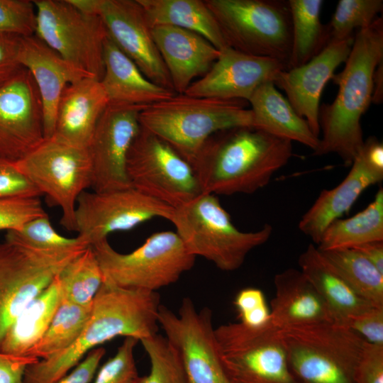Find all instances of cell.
<instances>
[{
    "instance_id": "obj_27",
    "label": "cell",
    "mask_w": 383,
    "mask_h": 383,
    "mask_svg": "<svg viewBox=\"0 0 383 383\" xmlns=\"http://www.w3.org/2000/svg\"><path fill=\"white\" fill-rule=\"evenodd\" d=\"M249 104L252 127L274 136L296 141L315 151L319 138L311 130L305 119L294 111L273 82L261 84L252 94Z\"/></svg>"
},
{
    "instance_id": "obj_18",
    "label": "cell",
    "mask_w": 383,
    "mask_h": 383,
    "mask_svg": "<svg viewBox=\"0 0 383 383\" xmlns=\"http://www.w3.org/2000/svg\"><path fill=\"white\" fill-rule=\"evenodd\" d=\"M44 139L40 97L30 73L23 67L0 87V156L17 161Z\"/></svg>"
},
{
    "instance_id": "obj_1",
    "label": "cell",
    "mask_w": 383,
    "mask_h": 383,
    "mask_svg": "<svg viewBox=\"0 0 383 383\" xmlns=\"http://www.w3.org/2000/svg\"><path fill=\"white\" fill-rule=\"evenodd\" d=\"M160 296L157 292L123 288L103 282L79 338L68 348L29 365L23 383H54L76 367L86 353L117 336L139 341L159 330Z\"/></svg>"
},
{
    "instance_id": "obj_21",
    "label": "cell",
    "mask_w": 383,
    "mask_h": 383,
    "mask_svg": "<svg viewBox=\"0 0 383 383\" xmlns=\"http://www.w3.org/2000/svg\"><path fill=\"white\" fill-rule=\"evenodd\" d=\"M344 179L323 190L302 216L299 228L318 245L326 228L347 213L360 194L383 179V163L371 158L363 148L354 159Z\"/></svg>"
},
{
    "instance_id": "obj_12",
    "label": "cell",
    "mask_w": 383,
    "mask_h": 383,
    "mask_svg": "<svg viewBox=\"0 0 383 383\" xmlns=\"http://www.w3.org/2000/svg\"><path fill=\"white\" fill-rule=\"evenodd\" d=\"M85 249L45 250L6 240L0 243V344L25 308Z\"/></svg>"
},
{
    "instance_id": "obj_44",
    "label": "cell",
    "mask_w": 383,
    "mask_h": 383,
    "mask_svg": "<svg viewBox=\"0 0 383 383\" xmlns=\"http://www.w3.org/2000/svg\"><path fill=\"white\" fill-rule=\"evenodd\" d=\"M367 342L383 346V308L371 306L344 324Z\"/></svg>"
},
{
    "instance_id": "obj_40",
    "label": "cell",
    "mask_w": 383,
    "mask_h": 383,
    "mask_svg": "<svg viewBox=\"0 0 383 383\" xmlns=\"http://www.w3.org/2000/svg\"><path fill=\"white\" fill-rule=\"evenodd\" d=\"M35 28L33 1L0 0V33L26 37L35 35Z\"/></svg>"
},
{
    "instance_id": "obj_32",
    "label": "cell",
    "mask_w": 383,
    "mask_h": 383,
    "mask_svg": "<svg viewBox=\"0 0 383 383\" xmlns=\"http://www.w3.org/2000/svg\"><path fill=\"white\" fill-rule=\"evenodd\" d=\"M322 0H289L292 49L288 69L301 66L329 43L328 26L321 23Z\"/></svg>"
},
{
    "instance_id": "obj_10",
    "label": "cell",
    "mask_w": 383,
    "mask_h": 383,
    "mask_svg": "<svg viewBox=\"0 0 383 383\" xmlns=\"http://www.w3.org/2000/svg\"><path fill=\"white\" fill-rule=\"evenodd\" d=\"M220 360L229 383H294L281 330L228 323L215 328Z\"/></svg>"
},
{
    "instance_id": "obj_36",
    "label": "cell",
    "mask_w": 383,
    "mask_h": 383,
    "mask_svg": "<svg viewBox=\"0 0 383 383\" xmlns=\"http://www.w3.org/2000/svg\"><path fill=\"white\" fill-rule=\"evenodd\" d=\"M150 360V372L138 383H188L177 351L158 333L140 340Z\"/></svg>"
},
{
    "instance_id": "obj_17",
    "label": "cell",
    "mask_w": 383,
    "mask_h": 383,
    "mask_svg": "<svg viewBox=\"0 0 383 383\" xmlns=\"http://www.w3.org/2000/svg\"><path fill=\"white\" fill-rule=\"evenodd\" d=\"M96 14L108 36L149 80L174 91L152 28L137 0H98Z\"/></svg>"
},
{
    "instance_id": "obj_14",
    "label": "cell",
    "mask_w": 383,
    "mask_h": 383,
    "mask_svg": "<svg viewBox=\"0 0 383 383\" xmlns=\"http://www.w3.org/2000/svg\"><path fill=\"white\" fill-rule=\"evenodd\" d=\"M158 324L177 351L188 383H229L217 348L212 311L197 310L193 300H182L178 313L160 304Z\"/></svg>"
},
{
    "instance_id": "obj_16",
    "label": "cell",
    "mask_w": 383,
    "mask_h": 383,
    "mask_svg": "<svg viewBox=\"0 0 383 383\" xmlns=\"http://www.w3.org/2000/svg\"><path fill=\"white\" fill-rule=\"evenodd\" d=\"M145 106L110 103L100 116L87 150L94 192L132 187L126 172L131 145L140 126L139 113Z\"/></svg>"
},
{
    "instance_id": "obj_46",
    "label": "cell",
    "mask_w": 383,
    "mask_h": 383,
    "mask_svg": "<svg viewBox=\"0 0 383 383\" xmlns=\"http://www.w3.org/2000/svg\"><path fill=\"white\" fill-rule=\"evenodd\" d=\"M21 38L16 35L0 33V87L23 68L19 62Z\"/></svg>"
},
{
    "instance_id": "obj_24",
    "label": "cell",
    "mask_w": 383,
    "mask_h": 383,
    "mask_svg": "<svg viewBox=\"0 0 383 383\" xmlns=\"http://www.w3.org/2000/svg\"><path fill=\"white\" fill-rule=\"evenodd\" d=\"M109 104L100 80L87 77L66 87L60 99L52 137L87 148L97 122Z\"/></svg>"
},
{
    "instance_id": "obj_31",
    "label": "cell",
    "mask_w": 383,
    "mask_h": 383,
    "mask_svg": "<svg viewBox=\"0 0 383 383\" xmlns=\"http://www.w3.org/2000/svg\"><path fill=\"white\" fill-rule=\"evenodd\" d=\"M383 241V189L362 211L346 219H336L324 231L317 245L322 251L354 248Z\"/></svg>"
},
{
    "instance_id": "obj_28",
    "label": "cell",
    "mask_w": 383,
    "mask_h": 383,
    "mask_svg": "<svg viewBox=\"0 0 383 383\" xmlns=\"http://www.w3.org/2000/svg\"><path fill=\"white\" fill-rule=\"evenodd\" d=\"M298 262L300 270L323 299L336 323L343 325L374 306L355 292L314 244L308 245L299 255Z\"/></svg>"
},
{
    "instance_id": "obj_15",
    "label": "cell",
    "mask_w": 383,
    "mask_h": 383,
    "mask_svg": "<svg viewBox=\"0 0 383 383\" xmlns=\"http://www.w3.org/2000/svg\"><path fill=\"white\" fill-rule=\"evenodd\" d=\"M174 209L133 187L101 192L87 190L77 201L76 232L93 246L110 233L131 230L152 218L170 221Z\"/></svg>"
},
{
    "instance_id": "obj_23",
    "label": "cell",
    "mask_w": 383,
    "mask_h": 383,
    "mask_svg": "<svg viewBox=\"0 0 383 383\" xmlns=\"http://www.w3.org/2000/svg\"><path fill=\"white\" fill-rule=\"evenodd\" d=\"M152 33L177 94H184L195 78L203 77L220 55L209 40L186 29L157 26Z\"/></svg>"
},
{
    "instance_id": "obj_35",
    "label": "cell",
    "mask_w": 383,
    "mask_h": 383,
    "mask_svg": "<svg viewBox=\"0 0 383 383\" xmlns=\"http://www.w3.org/2000/svg\"><path fill=\"white\" fill-rule=\"evenodd\" d=\"M60 301L91 305L104 282L99 263L91 246L72 259L57 275Z\"/></svg>"
},
{
    "instance_id": "obj_6",
    "label": "cell",
    "mask_w": 383,
    "mask_h": 383,
    "mask_svg": "<svg viewBox=\"0 0 383 383\" xmlns=\"http://www.w3.org/2000/svg\"><path fill=\"white\" fill-rule=\"evenodd\" d=\"M294 383H355L366 340L343 324L330 322L281 330Z\"/></svg>"
},
{
    "instance_id": "obj_48",
    "label": "cell",
    "mask_w": 383,
    "mask_h": 383,
    "mask_svg": "<svg viewBox=\"0 0 383 383\" xmlns=\"http://www.w3.org/2000/svg\"><path fill=\"white\" fill-rule=\"evenodd\" d=\"M105 353L106 350L104 348L91 350L86 358L79 362L71 373L54 383H89Z\"/></svg>"
},
{
    "instance_id": "obj_47",
    "label": "cell",
    "mask_w": 383,
    "mask_h": 383,
    "mask_svg": "<svg viewBox=\"0 0 383 383\" xmlns=\"http://www.w3.org/2000/svg\"><path fill=\"white\" fill-rule=\"evenodd\" d=\"M38 360L36 357L0 353V383H23L26 368Z\"/></svg>"
},
{
    "instance_id": "obj_26",
    "label": "cell",
    "mask_w": 383,
    "mask_h": 383,
    "mask_svg": "<svg viewBox=\"0 0 383 383\" xmlns=\"http://www.w3.org/2000/svg\"><path fill=\"white\" fill-rule=\"evenodd\" d=\"M104 64L100 82L110 103L147 106L177 94L149 80L109 36L104 44Z\"/></svg>"
},
{
    "instance_id": "obj_49",
    "label": "cell",
    "mask_w": 383,
    "mask_h": 383,
    "mask_svg": "<svg viewBox=\"0 0 383 383\" xmlns=\"http://www.w3.org/2000/svg\"><path fill=\"white\" fill-rule=\"evenodd\" d=\"M383 274V241H373L354 247Z\"/></svg>"
},
{
    "instance_id": "obj_25",
    "label": "cell",
    "mask_w": 383,
    "mask_h": 383,
    "mask_svg": "<svg viewBox=\"0 0 383 383\" xmlns=\"http://www.w3.org/2000/svg\"><path fill=\"white\" fill-rule=\"evenodd\" d=\"M274 284L270 322L279 329L335 322L323 299L300 270L289 268L277 274Z\"/></svg>"
},
{
    "instance_id": "obj_30",
    "label": "cell",
    "mask_w": 383,
    "mask_h": 383,
    "mask_svg": "<svg viewBox=\"0 0 383 383\" xmlns=\"http://www.w3.org/2000/svg\"><path fill=\"white\" fill-rule=\"evenodd\" d=\"M60 304L57 276L14 320L0 344V353L24 356L47 331Z\"/></svg>"
},
{
    "instance_id": "obj_13",
    "label": "cell",
    "mask_w": 383,
    "mask_h": 383,
    "mask_svg": "<svg viewBox=\"0 0 383 383\" xmlns=\"http://www.w3.org/2000/svg\"><path fill=\"white\" fill-rule=\"evenodd\" d=\"M35 35L66 61L101 80L104 44L108 36L98 15L88 14L70 0H35Z\"/></svg>"
},
{
    "instance_id": "obj_8",
    "label": "cell",
    "mask_w": 383,
    "mask_h": 383,
    "mask_svg": "<svg viewBox=\"0 0 383 383\" xmlns=\"http://www.w3.org/2000/svg\"><path fill=\"white\" fill-rule=\"evenodd\" d=\"M91 247L104 282L150 292L177 282L193 267L196 259L187 250L177 233L170 231L152 234L128 253L116 251L107 239Z\"/></svg>"
},
{
    "instance_id": "obj_34",
    "label": "cell",
    "mask_w": 383,
    "mask_h": 383,
    "mask_svg": "<svg viewBox=\"0 0 383 383\" xmlns=\"http://www.w3.org/2000/svg\"><path fill=\"white\" fill-rule=\"evenodd\" d=\"M91 312V305L60 301L47 331L24 356L47 359L68 348L82 333Z\"/></svg>"
},
{
    "instance_id": "obj_20",
    "label": "cell",
    "mask_w": 383,
    "mask_h": 383,
    "mask_svg": "<svg viewBox=\"0 0 383 383\" xmlns=\"http://www.w3.org/2000/svg\"><path fill=\"white\" fill-rule=\"evenodd\" d=\"M354 38L329 42L307 63L279 72L273 83L283 90L297 114L305 119L313 133L320 138V99L337 67L345 62Z\"/></svg>"
},
{
    "instance_id": "obj_33",
    "label": "cell",
    "mask_w": 383,
    "mask_h": 383,
    "mask_svg": "<svg viewBox=\"0 0 383 383\" xmlns=\"http://www.w3.org/2000/svg\"><path fill=\"white\" fill-rule=\"evenodd\" d=\"M320 251L357 294L383 308V274L362 254L353 248Z\"/></svg>"
},
{
    "instance_id": "obj_45",
    "label": "cell",
    "mask_w": 383,
    "mask_h": 383,
    "mask_svg": "<svg viewBox=\"0 0 383 383\" xmlns=\"http://www.w3.org/2000/svg\"><path fill=\"white\" fill-rule=\"evenodd\" d=\"M355 378V383H383V346L366 341Z\"/></svg>"
},
{
    "instance_id": "obj_5",
    "label": "cell",
    "mask_w": 383,
    "mask_h": 383,
    "mask_svg": "<svg viewBox=\"0 0 383 383\" xmlns=\"http://www.w3.org/2000/svg\"><path fill=\"white\" fill-rule=\"evenodd\" d=\"M170 221L190 254L226 272L240 268L249 252L272 233L270 224L255 231L238 229L216 195L208 193L175 208Z\"/></svg>"
},
{
    "instance_id": "obj_39",
    "label": "cell",
    "mask_w": 383,
    "mask_h": 383,
    "mask_svg": "<svg viewBox=\"0 0 383 383\" xmlns=\"http://www.w3.org/2000/svg\"><path fill=\"white\" fill-rule=\"evenodd\" d=\"M138 340L126 337L116 353L100 368L94 383H138L134 349Z\"/></svg>"
},
{
    "instance_id": "obj_11",
    "label": "cell",
    "mask_w": 383,
    "mask_h": 383,
    "mask_svg": "<svg viewBox=\"0 0 383 383\" xmlns=\"http://www.w3.org/2000/svg\"><path fill=\"white\" fill-rule=\"evenodd\" d=\"M126 172L133 188L174 209L203 193L192 164L141 126L128 153Z\"/></svg>"
},
{
    "instance_id": "obj_38",
    "label": "cell",
    "mask_w": 383,
    "mask_h": 383,
    "mask_svg": "<svg viewBox=\"0 0 383 383\" xmlns=\"http://www.w3.org/2000/svg\"><path fill=\"white\" fill-rule=\"evenodd\" d=\"M5 240L45 250H77L90 246L80 238H67L53 228L48 214L35 218L18 231H7Z\"/></svg>"
},
{
    "instance_id": "obj_3",
    "label": "cell",
    "mask_w": 383,
    "mask_h": 383,
    "mask_svg": "<svg viewBox=\"0 0 383 383\" xmlns=\"http://www.w3.org/2000/svg\"><path fill=\"white\" fill-rule=\"evenodd\" d=\"M383 60V18L378 17L354 37L342 72L333 76L338 91L331 104L320 105L318 148L313 155L336 154L349 167L364 145L361 117L372 102L373 75Z\"/></svg>"
},
{
    "instance_id": "obj_7",
    "label": "cell",
    "mask_w": 383,
    "mask_h": 383,
    "mask_svg": "<svg viewBox=\"0 0 383 383\" xmlns=\"http://www.w3.org/2000/svg\"><path fill=\"white\" fill-rule=\"evenodd\" d=\"M228 45L288 64L292 21L288 1L204 0Z\"/></svg>"
},
{
    "instance_id": "obj_43",
    "label": "cell",
    "mask_w": 383,
    "mask_h": 383,
    "mask_svg": "<svg viewBox=\"0 0 383 383\" xmlns=\"http://www.w3.org/2000/svg\"><path fill=\"white\" fill-rule=\"evenodd\" d=\"M40 196L39 191L18 170L15 161L0 156V198Z\"/></svg>"
},
{
    "instance_id": "obj_41",
    "label": "cell",
    "mask_w": 383,
    "mask_h": 383,
    "mask_svg": "<svg viewBox=\"0 0 383 383\" xmlns=\"http://www.w3.org/2000/svg\"><path fill=\"white\" fill-rule=\"evenodd\" d=\"M46 214L39 197L0 198V231H18L29 221Z\"/></svg>"
},
{
    "instance_id": "obj_42",
    "label": "cell",
    "mask_w": 383,
    "mask_h": 383,
    "mask_svg": "<svg viewBox=\"0 0 383 383\" xmlns=\"http://www.w3.org/2000/svg\"><path fill=\"white\" fill-rule=\"evenodd\" d=\"M233 304L240 323L248 327L260 328L270 321V309L260 289L248 287L241 289L236 294Z\"/></svg>"
},
{
    "instance_id": "obj_37",
    "label": "cell",
    "mask_w": 383,
    "mask_h": 383,
    "mask_svg": "<svg viewBox=\"0 0 383 383\" xmlns=\"http://www.w3.org/2000/svg\"><path fill=\"white\" fill-rule=\"evenodd\" d=\"M382 0H340L328 25L329 42L354 38L353 33L370 26L382 11Z\"/></svg>"
},
{
    "instance_id": "obj_4",
    "label": "cell",
    "mask_w": 383,
    "mask_h": 383,
    "mask_svg": "<svg viewBox=\"0 0 383 383\" xmlns=\"http://www.w3.org/2000/svg\"><path fill=\"white\" fill-rule=\"evenodd\" d=\"M246 101L239 99L176 94L143 109L139 123L192 164L214 133L235 127H252V111L246 108Z\"/></svg>"
},
{
    "instance_id": "obj_2",
    "label": "cell",
    "mask_w": 383,
    "mask_h": 383,
    "mask_svg": "<svg viewBox=\"0 0 383 383\" xmlns=\"http://www.w3.org/2000/svg\"><path fill=\"white\" fill-rule=\"evenodd\" d=\"M292 155V141L240 126L212 135L192 165L203 193L252 194L267 186Z\"/></svg>"
},
{
    "instance_id": "obj_29",
    "label": "cell",
    "mask_w": 383,
    "mask_h": 383,
    "mask_svg": "<svg viewBox=\"0 0 383 383\" xmlns=\"http://www.w3.org/2000/svg\"><path fill=\"white\" fill-rule=\"evenodd\" d=\"M151 28L171 26L198 33L221 50L227 45L218 23L204 1L137 0Z\"/></svg>"
},
{
    "instance_id": "obj_19",
    "label": "cell",
    "mask_w": 383,
    "mask_h": 383,
    "mask_svg": "<svg viewBox=\"0 0 383 383\" xmlns=\"http://www.w3.org/2000/svg\"><path fill=\"white\" fill-rule=\"evenodd\" d=\"M287 65L274 59L255 56L231 47L220 50L210 70L193 82L184 94L195 97L248 101L263 83L274 82Z\"/></svg>"
},
{
    "instance_id": "obj_22",
    "label": "cell",
    "mask_w": 383,
    "mask_h": 383,
    "mask_svg": "<svg viewBox=\"0 0 383 383\" xmlns=\"http://www.w3.org/2000/svg\"><path fill=\"white\" fill-rule=\"evenodd\" d=\"M19 62L29 71L35 83L43 106L44 136L51 138L55 131L58 104L65 89L91 76L66 61L35 35L22 37Z\"/></svg>"
},
{
    "instance_id": "obj_50",
    "label": "cell",
    "mask_w": 383,
    "mask_h": 383,
    "mask_svg": "<svg viewBox=\"0 0 383 383\" xmlns=\"http://www.w3.org/2000/svg\"><path fill=\"white\" fill-rule=\"evenodd\" d=\"M383 100V60L377 66L373 75L372 102L379 104Z\"/></svg>"
},
{
    "instance_id": "obj_9",
    "label": "cell",
    "mask_w": 383,
    "mask_h": 383,
    "mask_svg": "<svg viewBox=\"0 0 383 383\" xmlns=\"http://www.w3.org/2000/svg\"><path fill=\"white\" fill-rule=\"evenodd\" d=\"M15 163L48 203L61 209L60 224L69 231H76L77 199L91 185L87 149L51 137L45 138Z\"/></svg>"
}]
</instances>
